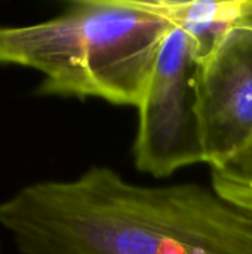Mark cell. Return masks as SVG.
<instances>
[{
    "label": "cell",
    "mask_w": 252,
    "mask_h": 254,
    "mask_svg": "<svg viewBox=\"0 0 252 254\" xmlns=\"http://www.w3.org/2000/svg\"><path fill=\"white\" fill-rule=\"evenodd\" d=\"M21 254H252V220L212 186L138 185L94 165L0 202Z\"/></svg>",
    "instance_id": "1"
},
{
    "label": "cell",
    "mask_w": 252,
    "mask_h": 254,
    "mask_svg": "<svg viewBox=\"0 0 252 254\" xmlns=\"http://www.w3.org/2000/svg\"><path fill=\"white\" fill-rule=\"evenodd\" d=\"M171 27L149 0H74L50 19L0 25V64L39 71L40 95L138 107Z\"/></svg>",
    "instance_id": "2"
},
{
    "label": "cell",
    "mask_w": 252,
    "mask_h": 254,
    "mask_svg": "<svg viewBox=\"0 0 252 254\" xmlns=\"http://www.w3.org/2000/svg\"><path fill=\"white\" fill-rule=\"evenodd\" d=\"M198 61L178 28L163 37L149 83L137 107L134 162L138 171L163 179L195 164H205L196 109Z\"/></svg>",
    "instance_id": "3"
},
{
    "label": "cell",
    "mask_w": 252,
    "mask_h": 254,
    "mask_svg": "<svg viewBox=\"0 0 252 254\" xmlns=\"http://www.w3.org/2000/svg\"><path fill=\"white\" fill-rule=\"evenodd\" d=\"M205 164L224 170L252 146V28L238 25L196 68Z\"/></svg>",
    "instance_id": "4"
},
{
    "label": "cell",
    "mask_w": 252,
    "mask_h": 254,
    "mask_svg": "<svg viewBox=\"0 0 252 254\" xmlns=\"http://www.w3.org/2000/svg\"><path fill=\"white\" fill-rule=\"evenodd\" d=\"M151 7L178 27L190 40L195 58L205 61L241 25L245 0H149Z\"/></svg>",
    "instance_id": "5"
},
{
    "label": "cell",
    "mask_w": 252,
    "mask_h": 254,
    "mask_svg": "<svg viewBox=\"0 0 252 254\" xmlns=\"http://www.w3.org/2000/svg\"><path fill=\"white\" fill-rule=\"evenodd\" d=\"M211 186L227 202L252 220V176L232 168L211 170Z\"/></svg>",
    "instance_id": "6"
},
{
    "label": "cell",
    "mask_w": 252,
    "mask_h": 254,
    "mask_svg": "<svg viewBox=\"0 0 252 254\" xmlns=\"http://www.w3.org/2000/svg\"><path fill=\"white\" fill-rule=\"evenodd\" d=\"M232 170H236L244 174H251L252 176V146L248 147L244 153H241L229 167Z\"/></svg>",
    "instance_id": "7"
},
{
    "label": "cell",
    "mask_w": 252,
    "mask_h": 254,
    "mask_svg": "<svg viewBox=\"0 0 252 254\" xmlns=\"http://www.w3.org/2000/svg\"><path fill=\"white\" fill-rule=\"evenodd\" d=\"M241 25L252 28V0H245L244 3V16Z\"/></svg>",
    "instance_id": "8"
}]
</instances>
